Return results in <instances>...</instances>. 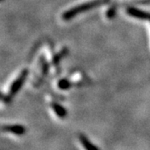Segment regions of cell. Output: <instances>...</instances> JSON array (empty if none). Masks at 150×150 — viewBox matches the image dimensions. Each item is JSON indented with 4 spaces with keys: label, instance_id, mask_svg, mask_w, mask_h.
<instances>
[{
    "label": "cell",
    "instance_id": "6da1fadb",
    "mask_svg": "<svg viewBox=\"0 0 150 150\" xmlns=\"http://www.w3.org/2000/svg\"><path fill=\"white\" fill-rule=\"evenodd\" d=\"M108 2H109V0H91V1L86 2L83 4H81L79 5L75 6L74 8L64 12L62 14V18L65 21H69L80 13H85L87 11L93 9L97 7H100L104 4H108Z\"/></svg>",
    "mask_w": 150,
    "mask_h": 150
},
{
    "label": "cell",
    "instance_id": "7a4b0ae2",
    "mask_svg": "<svg viewBox=\"0 0 150 150\" xmlns=\"http://www.w3.org/2000/svg\"><path fill=\"white\" fill-rule=\"evenodd\" d=\"M28 76V70L27 69H24L19 73V74L16 79L13 81L12 84L9 87L8 93L4 96V98L2 100L5 104H9L12 102L13 98L15 97V95L20 91L22 87L23 86L25 81L27 79Z\"/></svg>",
    "mask_w": 150,
    "mask_h": 150
},
{
    "label": "cell",
    "instance_id": "3957f363",
    "mask_svg": "<svg viewBox=\"0 0 150 150\" xmlns=\"http://www.w3.org/2000/svg\"><path fill=\"white\" fill-rule=\"evenodd\" d=\"M0 131L21 136L26 133V129L21 124H5L0 127Z\"/></svg>",
    "mask_w": 150,
    "mask_h": 150
},
{
    "label": "cell",
    "instance_id": "277c9868",
    "mask_svg": "<svg viewBox=\"0 0 150 150\" xmlns=\"http://www.w3.org/2000/svg\"><path fill=\"white\" fill-rule=\"evenodd\" d=\"M126 12L129 16L133 17L134 18H137L139 20H149V21H150V13L140 10L139 8H136L134 7L128 8Z\"/></svg>",
    "mask_w": 150,
    "mask_h": 150
},
{
    "label": "cell",
    "instance_id": "5b68a950",
    "mask_svg": "<svg viewBox=\"0 0 150 150\" xmlns=\"http://www.w3.org/2000/svg\"><path fill=\"white\" fill-rule=\"evenodd\" d=\"M51 107L53 108L55 114L60 118H64L67 116V110L64 106L58 103H52Z\"/></svg>",
    "mask_w": 150,
    "mask_h": 150
},
{
    "label": "cell",
    "instance_id": "8992f818",
    "mask_svg": "<svg viewBox=\"0 0 150 150\" xmlns=\"http://www.w3.org/2000/svg\"><path fill=\"white\" fill-rule=\"evenodd\" d=\"M79 141L82 144V145L86 149L88 150H98L99 148L97 147L93 144H92V142H90L89 140L88 139V138L86 137L85 135L81 134L79 135Z\"/></svg>",
    "mask_w": 150,
    "mask_h": 150
},
{
    "label": "cell",
    "instance_id": "52a82bcc",
    "mask_svg": "<svg viewBox=\"0 0 150 150\" xmlns=\"http://www.w3.org/2000/svg\"><path fill=\"white\" fill-rule=\"evenodd\" d=\"M67 54H68V48H63L60 52H59L56 55H54V57L53 58V64L54 65L58 64L59 62H60V60L63 59Z\"/></svg>",
    "mask_w": 150,
    "mask_h": 150
},
{
    "label": "cell",
    "instance_id": "ba28073f",
    "mask_svg": "<svg viewBox=\"0 0 150 150\" xmlns=\"http://www.w3.org/2000/svg\"><path fill=\"white\" fill-rule=\"evenodd\" d=\"M71 86H72L71 82L68 79H63L59 80V83H58V87L61 90H67V89L71 88Z\"/></svg>",
    "mask_w": 150,
    "mask_h": 150
},
{
    "label": "cell",
    "instance_id": "9c48e42d",
    "mask_svg": "<svg viewBox=\"0 0 150 150\" xmlns=\"http://www.w3.org/2000/svg\"><path fill=\"white\" fill-rule=\"evenodd\" d=\"M115 13H116V8L115 7H112L110 8L106 13V16L108 18H112L113 17L115 16Z\"/></svg>",
    "mask_w": 150,
    "mask_h": 150
},
{
    "label": "cell",
    "instance_id": "30bf717a",
    "mask_svg": "<svg viewBox=\"0 0 150 150\" xmlns=\"http://www.w3.org/2000/svg\"><path fill=\"white\" fill-rule=\"evenodd\" d=\"M4 93H2V92H0V101H2L3 100V98H4Z\"/></svg>",
    "mask_w": 150,
    "mask_h": 150
},
{
    "label": "cell",
    "instance_id": "8fae6325",
    "mask_svg": "<svg viewBox=\"0 0 150 150\" xmlns=\"http://www.w3.org/2000/svg\"><path fill=\"white\" fill-rule=\"evenodd\" d=\"M3 1H4V0H0V2H3Z\"/></svg>",
    "mask_w": 150,
    "mask_h": 150
}]
</instances>
